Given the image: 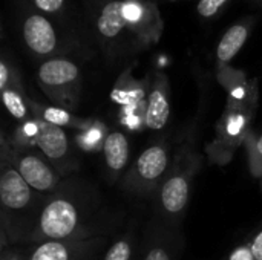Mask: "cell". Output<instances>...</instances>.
<instances>
[{
  "instance_id": "cell-1",
  "label": "cell",
  "mask_w": 262,
  "mask_h": 260,
  "mask_svg": "<svg viewBox=\"0 0 262 260\" xmlns=\"http://www.w3.org/2000/svg\"><path fill=\"white\" fill-rule=\"evenodd\" d=\"M89 230L86 227V210L81 202L68 193H54L40 208V215L31 241H86Z\"/></svg>"
},
{
  "instance_id": "cell-2",
  "label": "cell",
  "mask_w": 262,
  "mask_h": 260,
  "mask_svg": "<svg viewBox=\"0 0 262 260\" xmlns=\"http://www.w3.org/2000/svg\"><path fill=\"white\" fill-rule=\"evenodd\" d=\"M38 193L34 192L21 175L14 167L9 147L3 139V155H2V175H0V202L3 210V227L15 221H31V216L38 218L40 210H37Z\"/></svg>"
},
{
  "instance_id": "cell-3",
  "label": "cell",
  "mask_w": 262,
  "mask_h": 260,
  "mask_svg": "<svg viewBox=\"0 0 262 260\" xmlns=\"http://www.w3.org/2000/svg\"><path fill=\"white\" fill-rule=\"evenodd\" d=\"M170 152L163 143L146 149L134 162L124 178L127 190L137 195H150L160 188L169 175Z\"/></svg>"
},
{
  "instance_id": "cell-4",
  "label": "cell",
  "mask_w": 262,
  "mask_h": 260,
  "mask_svg": "<svg viewBox=\"0 0 262 260\" xmlns=\"http://www.w3.org/2000/svg\"><path fill=\"white\" fill-rule=\"evenodd\" d=\"M41 90L64 109H72L80 92L78 66L64 58H52L45 61L37 72Z\"/></svg>"
},
{
  "instance_id": "cell-5",
  "label": "cell",
  "mask_w": 262,
  "mask_h": 260,
  "mask_svg": "<svg viewBox=\"0 0 262 260\" xmlns=\"http://www.w3.org/2000/svg\"><path fill=\"white\" fill-rule=\"evenodd\" d=\"M195 167V158L184 153V150L177 156V162L160 187V205L166 216L175 218L186 210L190 198V182Z\"/></svg>"
},
{
  "instance_id": "cell-6",
  "label": "cell",
  "mask_w": 262,
  "mask_h": 260,
  "mask_svg": "<svg viewBox=\"0 0 262 260\" xmlns=\"http://www.w3.org/2000/svg\"><path fill=\"white\" fill-rule=\"evenodd\" d=\"M9 156L17 172L34 192H37L38 195L55 193V190L58 188L60 175L45 156H40L23 147L15 150L9 149Z\"/></svg>"
},
{
  "instance_id": "cell-7",
  "label": "cell",
  "mask_w": 262,
  "mask_h": 260,
  "mask_svg": "<svg viewBox=\"0 0 262 260\" xmlns=\"http://www.w3.org/2000/svg\"><path fill=\"white\" fill-rule=\"evenodd\" d=\"M34 127V139L41 152V155L52 164V166H63L68 162L71 149L69 139L63 127L49 124L40 118H34L31 121Z\"/></svg>"
},
{
  "instance_id": "cell-8",
  "label": "cell",
  "mask_w": 262,
  "mask_h": 260,
  "mask_svg": "<svg viewBox=\"0 0 262 260\" xmlns=\"http://www.w3.org/2000/svg\"><path fill=\"white\" fill-rule=\"evenodd\" d=\"M170 118V101H169V83L163 74H158L146 101L144 109V126L154 132L163 130Z\"/></svg>"
},
{
  "instance_id": "cell-9",
  "label": "cell",
  "mask_w": 262,
  "mask_h": 260,
  "mask_svg": "<svg viewBox=\"0 0 262 260\" xmlns=\"http://www.w3.org/2000/svg\"><path fill=\"white\" fill-rule=\"evenodd\" d=\"M95 241H49L40 242L25 260H83L95 247Z\"/></svg>"
},
{
  "instance_id": "cell-10",
  "label": "cell",
  "mask_w": 262,
  "mask_h": 260,
  "mask_svg": "<svg viewBox=\"0 0 262 260\" xmlns=\"http://www.w3.org/2000/svg\"><path fill=\"white\" fill-rule=\"evenodd\" d=\"M23 38L28 48L37 55H49L57 48L55 31L49 20L40 14H32L25 20Z\"/></svg>"
},
{
  "instance_id": "cell-11",
  "label": "cell",
  "mask_w": 262,
  "mask_h": 260,
  "mask_svg": "<svg viewBox=\"0 0 262 260\" xmlns=\"http://www.w3.org/2000/svg\"><path fill=\"white\" fill-rule=\"evenodd\" d=\"M129 21V3L121 0H112L106 3L104 8L101 9L97 20V28L103 37L115 38Z\"/></svg>"
},
{
  "instance_id": "cell-12",
  "label": "cell",
  "mask_w": 262,
  "mask_h": 260,
  "mask_svg": "<svg viewBox=\"0 0 262 260\" xmlns=\"http://www.w3.org/2000/svg\"><path fill=\"white\" fill-rule=\"evenodd\" d=\"M103 155L107 170L112 175L124 172L129 162V141L123 132H109L103 141Z\"/></svg>"
},
{
  "instance_id": "cell-13",
  "label": "cell",
  "mask_w": 262,
  "mask_h": 260,
  "mask_svg": "<svg viewBox=\"0 0 262 260\" xmlns=\"http://www.w3.org/2000/svg\"><path fill=\"white\" fill-rule=\"evenodd\" d=\"M29 106L34 110L35 118H40L49 124L58 127H75L80 130H86L89 127L88 121L71 115V112H68L61 106H41V104H35L34 101H29Z\"/></svg>"
},
{
  "instance_id": "cell-14",
  "label": "cell",
  "mask_w": 262,
  "mask_h": 260,
  "mask_svg": "<svg viewBox=\"0 0 262 260\" xmlns=\"http://www.w3.org/2000/svg\"><path fill=\"white\" fill-rule=\"evenodd\" d=\"M249 37V26L246 23H238L233 25L221 38L218 49H216V57L221 63L230 61L244 46Z\"/></svg>"
},
{
  "instance_id": "cell-15",
  "label": "cell",
  "mask_w": 262,
  "mask_h": 260,
  "mask_svg": "<svg viewBox=\"0 0 262 260\" xmlns=\"http://www.w3.org/2000/svg\"><path fill=\"white\" fill-rule=\"evenodd\" d=\"M2 98L6 110L15 120H26L29 115V101L23 97V93L11 83L6 89L2 90Z\"/></svg>"
},
{
  "instance_id": "cell-16",
  "label": "cell",
  "mask_w": 262,
  "mask_h": 260,
  "mask_svg": "<svg viewBox=\"0 0 262 260\" xmlns=\"http://www.w3.org/2000/svg\"><path fill=\"white\" fill-rule=\"evenodd\" d=\"M130 257H132V247L129 241L120 239L115 244H112V247L107 250L103 260H130Z\"/></svg>"
},
{
  "instance_id": "cell-17",
  "label": "cell",
  "mask_w": 262,
  "mask_h": 260,
  "mask_svg": "<svg viewBox=\"0 0 262 260\" xmlns=\"http://www.w3.org/2000/svg\"><path fill=\"white\" fill-rule=\"evenodd\" d=\"M227 0H200L196 9H198V14L209 18V17H213L224 5H226Z\"/></svg>"
},
{
  "instance_id": "cell-18",
  "label": "cell",
  "mask_w": 262,
  "mask_h": 260,
  "mask_svg": "<svg viewBox=\"0 0 262 260\" xmlns=\"http://www.w3.org/2000/svg\"><path fill=\"white\" fill-rule=\"evenodd\" d=\"M144 260H172V256L167 248H164L163 245H157L149 250Z\"/></svg>"
},
{
  "instance_id": "cell-19",
  "label": "cell",
  "mask_w": 262,
  "mask_h": 260,
  "mask_svg": "<svg viewBox=\"0 0 262 260\" xmlns=\"http://www.w3.org/2000/svg\"><path fill=\"white\" fill-rule=\"evenodd\" d=\"M229 260H255V257L252 254L250 245L246 244V245H241L236 250H233L232 254L229 256Z\"/></svg>"
},
{
  "instance_id": "cell-20",
  "label": "cell",
  "mask_w": 262,
  "mask_h": 260,
  "mask_svg": "<svg viewBox=\"0 0 262 260\" xmlns=\"http://www.w3.org/2000/svg\"><path fill=\"white\" fill-rule=\"evenodd\" d=\"M35 5L41 9V11H46V12H55L58 11L61 6H63V2L64 0H34Z\"/></svg>"
},
{
  "instance_id": "cell-21",
  "label": "cell",
  "mask_w": 262,
  "mask_h": 260,
  "mask_svg": "<svg viewBox=\"0 0 262 260\" xmlns=\"http://www.w3.org/2000/svg\"><path fill=\"white\" fill-rule=\"evenodd\" d=\"M12 74L9 72V67L5 61L0 63V89H6L11 83H12Z\"/></svg>"
},
{
  "instance_id": "cell-22",
  "label": "cell",
  "mask_w": 262,
  "mask_h": 260,
  "mask_svg": "<svg viewBox=\"0 0 262 260\" xmlns=\"http://www.w3.org/2000/svg\"><path fill=\"white\" fill-rule=\"evenodd\" d=\"M249 245H250V250H252L255 260H262V230L252 239V242Z\"/></svg>"
},
{
  "instance_id": "cell-23",
  "label": "cell",
  "mask_w": 262,
  "mask_h": 260,
  "mask_svg": "<svg viewBox=\"0 0 262 260\" xmlns=\"http://www.w3.org/2000/svg\"><path fill=\"white\" fill-rule=\"evenodd\" d=\"M2 260H21L15 253H3V256H2Z\"/></svg>"
},
{
  "instance_id": "cell-24",
  "label": "cell",
  "mask_w": 262,
  "mask_h": 260,
  "mask_svg": "<svg viewBox=\"0 0 262 260\" xmlns=\"http://www.w3.org/2000/svg\"><path fill=\"white\" fill-rule=\"evenodd\" d=\"M255 150H256V153L262 158V135L258 138V141H256V144H255Z\"/></svg>"
},
{
  "instance_id": "cell-25",
  "label": "cell",
  "mask_w": 262,
  "mask_h": 260,
  "mask_svg": "<svg viewBox=\"0 0 262 260\" xmlns=\"http://www.w3.org/2000/svg\"><path fill=\"white\" fill-rule=\"evenodd\" d=\"M256 2H258V3H259V5H262V0H256Z\"/></svg>"
}]
</instances>
